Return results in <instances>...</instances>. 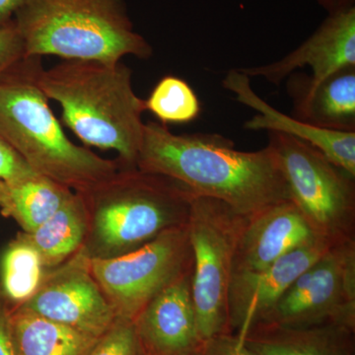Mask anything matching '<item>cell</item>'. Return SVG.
Here are the masks:
<instances>
[{
	"instance_id": "obj_16",
	"label": "cell",
	"mask_w": 355,
	"mask_h": 355,
	"mask_svg": "<svg viewBox=\"0 0 355 355\" xmlns=\"http://www.w3.org/2000/svg\"><path fill=\"white\" fill-rule=\"evenodd\" d=\"M288 77L294 118L324 130L355 132V67L317 83L305 74Z\"/></svg>"
},
{
	"instance_id": "obj_25",
	"label": "cell",
	"mask_w": 355,
	"mask_h": 355,
	"mask_svg": "<svg viewBox=\"0 0 355 355\" xmlns=\"http://www.w3.org/2000/svg\"><path fill=\"white\" fill-rule=\"evenodd\" d=\"M22 156L0 135V181L10 184L37 176Z\"/></svg>"
},
{
	"instance_id": "obj_21",
	"label": "cell",
	"mask_w": 355,
	"mask_h": 355,
	"mask_svg": "<svg viewBox=\"0 0 355 355\" xmlns=\"http://www.w3.org/2000/svg\"><path fill=\"white\" fill-rule=\"evenodd\" d=\"M51 270L25 232L13 238L0 254V295L10 310L24 305Z\"/></svg>"
},
{
	"instance_id": "obj_23",
	"label": "cell",
	"mask_w": 355,
	"mask_h": 355,
	"mask_svg": "<svg viewBox=\"0 0 355 355\" xmlns=\"http://www.w3.org/2000/svg\"><path fill=\"white\" fill-rule=\"evenodd\" d=\"M87 355H144L135 323L116 319Z\"/></svg>"
},
{
	"instance_id": "obj_20",
	"label": "cell",
	"mask_w": 355,
	"mask_h": 355,
	"mask_svg": "<svg viewBox=\"0 0 355 355\" xmlns=\"http://www.w3.org/2000/svg\"><path fill=\"white\" fill-rule=\"evenodd\" d=\"M88 218L83 196L74 191L67 202L32 233H26L49 270L78 253L87 234Z\"/></svg>"
},
{
	"instance_id": "obj_18",
	"label": "cell",
	"mask_w": 355,
	"mask_h": 355,
	"mask_svg": "<svg viewBox=\"0 0 355 355\" xmlns=\"http://www.w3.org/2000/svg\"><path fill=\"white\" fill-rule=\"evenodd\" d=\"M10 328L16 355H87L100 340L21 307L10 310Z\"/></svg>"
},
{
	"instance_id": "obj_2",
	"label": "cell",
	"mask_w": 355,
	"mask_h": 355,
	"mask_svg": "<svg viewBox=\"0 0 355 355\" xmlns=\"http://www.w3.org/2000/svg\"><path fill=\"white\" fill-rule=\"evenodd\" d=\"M49 100L62 107V121L86 147L114 150L123 167H137L146 102L135 94L127 65L64 60L37 77Z\"/></svg>"
},
{
	"instance_id": "obj_3",
	"label": "cell",
	"mask_w": 355,
	"mask_h": 355,
	"mask_svg": "<svg viewBox=\"0 0 355 355\" xmlns=\"http://www.w3.org/2000/svg\"><path fill=\"white\" fill-rule=\"evenodd\" d=\"M42 67L41 58H26L0 78V135L37 174L76 193L91 190L123 164L67 137L39 87Z\"/></svg>"
},
{
	"instance_id": "obj_13",
	"label": "cell",
	"mask_w": 355,
	"mask_h": 355,
	"mask_svg": "<svg viewBox=\"0 0 355 355\" xmlns=\"http://www.w3.org/2000/svg\"><path fill=\"white\" fill-rule=\"evenodd\" d=\"M309 67L317 83L340 70L355 67V7L329 14L316 31L286 57L261 67L240 69L248 77H263L279 85L295 70Z\"/></svg>"
},
{
	"instance_id": "obj_4",
	"label": "cell",
	"mask_w": 355,
	"mask_h": 355,
	"mask_svg": "<svg viewBox=\"0 0 355 355\" xmlns=\"http://www.w3.org/2000/svg\"><path fill=\"white\" fill-rule=\"evenodd\" d=\"M79 193L88 218L80 251L88 260L130 253L165 231L187 225L193 197L175 180L123 165L106 181Z\"/></svg>"
},
{
	"instance_id": "obj_19",
	"label": "cell",
	"mask_w": 355,
	"mask_h": 355,
	"mask_svg": "<svg viewBox=\"0 0 355 355\" xmlns=\"http://www.w3.org/2000/svg\"><path fill=\"white\" fill-rule=\"evenodd\" d=\"M74 191L62 184L37 175L7 184L0 198V214L13 219L23 232L32 233L51 218Z\"/></svg>"
},
{
	"instance_id": "obj_22",
	"label": "cell",
	"mask_w": 355,
	"mask_h": 355,
	"mask_svg": "<svg viewBox=\"0 0 355 355\" xmlns=\"http://www.w3.org/2000/svg\"><path fill=\"white\" fill-rule=\"evenodd\" d=\"M144 102L146 111L164 125L190 123L202 111L193 88L184 79L172 76L163 77Z\"/></svg>"
},
{
	"instance_id": "obj_17",
	"label": "cell",
	"mask_w": 355,
	"mask_h": 355,
	"mask_svg": "<svg viewBox=\"0 0 355 355\" xmlns=\"http://www.w3.org/2000/svg\"><path fill=\"white\" fill-rule=\"evenodd\" d=\"M241 340L258 355H355V326L347 324L308 327L257 324Z\"/></svg>"
},
{
	"instance_id": "obj_27",
	"label": "cell",
	"mask_w": 355,
	"mask_h": 355,
	"mask_svg": "<svg viewBox=\"0 0 355 355\" xmlns=\"http://www.w3.org/2000/svg\"><path fill=\"white\" fill-rule=\"evenodd\" d=\"M0 355H16L10 328V308L0 295Z\"/></svg>"
},
{
	"instance_id": "obj_10",
	"label": "cell",
	"mask_w": 355,
	"mask_h": 355,
	"mask_svg": "<svg viewBox=\"0 0 355 355\" xmlns=\"http://www.w3.org/2000/svg\"><path fill=\"white\" fill-rule=\"evenodd\" d=\"M21 308L95 338H101L116 321L81 251L51 270Z\"/></svg>"
},
{
	"instance_id": "obj_15",
	"label": "cell",
	"mask_w": 355,
	"mask_h": 355,
	"mask_svg": "<svg viewBox=\"0 0 355 355\" xmlns=\"http://www.w3.org/2000/svg\"><path fill=\"white\" fill-rule=\"evenodd\" d=\"M331 247L323 240L315 239L294 248L277 259L241 293L229 299L231 333L242 340L284 291Z\"/></svg>"
},
{
	"instance_id": "obj_11",
	"label": "cell",
	"mask_w": 355,
	"mask_h": 355,
	"mask_svg": "<svg viewBox=\"0 0 355 355\" xmlns=\"http://www.w3.org/2000/svg\"><path fill=\"white\" fill-rule=\"evenodd\" d=\"M315 239L319 238L291 200L250 218L236 246L228 302L282 254Z\"/></svg>"
},
{
	"instance_id": "obj_29",
	"label": "cell",
	"mask_w": 355,
	"mask_h": 355,
	"mask_svg": "<svg viewBox=\"0 0 355 355\" xmlns=\"http://www.w3.org/2000/svg\"><path fill=\"white\" fill-rule=\"evenodd\" d=\"M323 8L328 11L329 14L338 12V11L347 10L354 6L355 0H316Z\"/></svg>"
},
{
	"instance_id": "obj_14",
	"label": "cell",
	"mask_w": 355,
	"mask_h": 355,
	"mask_svg": "<svg viewBox=\"0 0 355 355\" xmlns=\"http://www.w3.org/2000/svg\"><path fill=\"white\" fill-rule=\"evenodd\" d=\"M222 84L234 93L238 102L258 112L244 123L245 128L286 133L308 142L334 164L355 176V132L324 130L282 113L256 94L251 86V78L239 69L230 70Z\"/></svg>"
},
{
	"instance_id": "obj_30",
	"label": "cell",
	"mask_w": 355,
	"mask_h": 355,
	"mask_svg": "<svg viewBox=\"0 0 355 355\" xmlns=\"http://www.w3.org/2000/svg\"><path fill=\"white\" fill-rule=\"evenodd\" d=\"M191 355H207V352H205V345H203V347H202V349H198V352H195V354H193Z\"/></svg>"
},
{
	"instance_id": "obj_26",
	"label": "cell",
	"mask_w": 355,
	"mask_h": 355,
	"mask_svg": "<svg viewBox=\"0 0 355 355\" xmlns=\"http://www.w3.org/2000/svg\"><path fill=\"white\" fill-rule=\"evenodd\" d=\"M207 355H258L233 334L214 336L205 343Z\"/></svg>"
},
{
	"instance_id": "obj_9",
	"label": "cell",
	"mask_w": 355,
	"mask_h": 355,
	"mask_svg": "<svg viewBox=\"0 0 355 355\" xmlns=\"http://www.w3.org/2000/svg\"><path fill=\"white\" fill-rule=\"evenodd\" d=\"M326 323L355 326V241L331 247L257 324L308 327Z\"/></svg>"
},
{
	"instance_id": "obj_24",
	"label": "cell",
	"mask_w": 355,
	"mask_h": 355,
	"mask_svg": "<svg viewBox=\"0 0 355 355\" xmlns=\"http://www.w3.org/2000/svg\"><path fill=\"white\" fill-rule=\"evenodd\" d=\"M26 58L24 42L14 21L0 27V78Z\"/></svg>"
},
{
	"instance_id": "obj_6",
	"label": "cell",
	"mask_w": 355,
	"mask_h": 355,
	"mask_svg": "<svg viewBox=\"0 0 355 355\" xmlns=\"http://www.w3.org/2000/svg\"><path fill=\"white\" fill-rule=\"evenodd\" d=\"M289 198L313 233L331 246L355 241V176L316 147L286 133L268 132Z\"/></svg>"
},
{
	"instance_id": "obj_5",
	"label": "cell",
	"mask_w": 355,
	"mask_h": 355,
	"mask_svg": "<svg viewBox=\"0 0 355 355\" xmlns=\"http://www.w3.org/2000/svg\"><path fill=\"white\" fill-rule=\"evenodd\" d=\"M14 23L27 58L118 64L127 55L146 60L153 53L133 29L123 0H29Z\"/></svg>"
},
{
	"instance_id": "obj_12",
	"label": "cell",
	"mask_w": 355,
	"mask_h": 355,
	"mask_svg": "<svg viewBox=\"0 0 355 355\" xmlns=\"http://www.w3.org/2000/svg\"><path fill=\"white\" fill-rule=\"evenodd\" d=\"M193 270L157 294L135 320L144 355H191L205 343L191 296Z\"/></svg>"
},
{
	"instance_id": "obj_28",
	"label": "cell",
	"mask_w": 355,
	"mask_h": 355,
	"mask_svg": "<svg viewBox=\"0 0 355 355\" xmlns=\"http://www.w3.org/2000/svg\"><path fill=\"white\" fill-rule=\"evenodd\" d=\"M29 0H0V27L12 23L16 13Z\"/></svg>"
},
{
	"instance_id": "obj_1",
	"label": "cell",
	"mask_w": 355,
	"mask_h": 355,
	"mask_svg": "<svg viewBox=\"0 0 355 355\" xmlns=\"http://www.w3.org/2000/svg\"><path fill=\"white\" fill-rule=\"evenodd\" d=\"M137 167L175 180L193 195L221 200L249 218L291 200L272 147L240 151L219 135H175L167 125L148 121Z\"/></svg>"
},
{
	"instance_id": "obj_31",
	"label": "cell",
	"mask_w": 355,
	"mask_h": 355,
	"mask_svg": "<svg viewBox=\"0 0 355 355\" xmlns=\"http://www.w3.org/2000/svg\"><path fill=\"white\" fill-rule=\"evenodd\" d=\"M4 187H6V184H4L3 182L0 181V198H1L2 193H3Z\"/></svg>"
},
{
	"instance_id": "obj_8",
	"label": "cell",
	"mask_w": 355,
	"mask_h": 355,
	"mask_svg": "<svg viewBox=\"0 0 355 355\" xmlns=\"http://www.w3.org/2000/svg\"><path fill=\"white\" fill-rule=\"evenodd\" d=\"M88 265L116 319L135 322L157 294L193 270L188 224L165 231L130 253L88 260Z\"/></svg>"
},
{
	"instance_id": "obj_7",
	"label": "cell",
	"mask_w": 355,
	"mask_h": 355,
	"mask_svg": "<svg viewBox=\"0 0 355 355\" xmlns=\"http://www.w3.org/2000/svg\"><path fill=\"white\" fill-rule=\"evenodd\" d=\"M249 219L216 198L193 195L191 200L188 222L193 259L191 296L205 343L232 334L229 286L236 246Z\"/></svg>"
}]
</instances>
